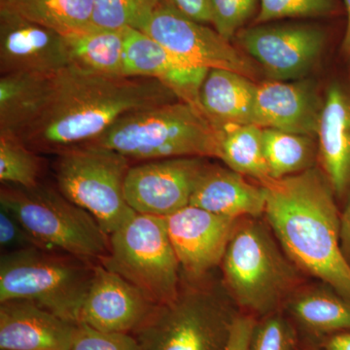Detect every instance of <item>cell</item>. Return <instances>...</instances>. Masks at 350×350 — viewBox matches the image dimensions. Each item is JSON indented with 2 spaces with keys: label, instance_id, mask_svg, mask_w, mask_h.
<instances>
[{
  "label": "cell",
  "instance_id": "obj_1",
  "mask_svg": "<svg viewBox=\"0 0 350 350\" xmlns=\"http://www.w3.org/2000/svg\"><path fill=\"white\" fill-rule=\"evenodd\" d=\"M179 100L159 80L107 75L69 66L53 76L38 117L19 135L38 153L91 144L128 113Z\"/></svg>",
  "mask_w": 350,
  "mask_h": 350
},
{
  "label": "cell",
  "instance_id": "obj_2",
  "mask_svg": "<svg viewBox=\"0 0 350 350\" xmlns=\"http://www.w3.org/2000/svg\"><path fill=\"white\" fill-rule=\"evenodd\" d=\"M262 186L267 220L288 258L350 301V264L340 243L342 214L323 172L308 169Z\"/></svg>",
  "mask_w": 350,
  "mask_h": 350
},
{
  "label": "cell",
  "instance_id": "obj_3",
  "mask_svg": "<svg viewBox=\"0 0 350 350\" xmlns=\"http://www.w3.org/2000/svg\"><path fill=\"white\" fill-rule=\"evenodd\" d=\"M131 162L217 156V126L200 108L172 101L124 115L91 144Z\"/></svg>",
  "mask_w": 350,
  "mask_h": 350
},
{
  "label": "cell",
  "instance_id": "obj_4",
  "mask_svg": "<svg viewBox=\"0 0 350 350\" xmlns=\"http://www.w3.org/2000/svg\"><path fill=\"white\" fill-rule=\"evenodd\" d=\"M0 204L22 225L38 247L100 262L109 252V236L89 213L59 189L4 185Z\"/></svg>",
  "mask_w": 350,
  "mask_h": 350
},
{
  "label": "cell",
  "instance_id": "obj_5",
  "mask_svg": "<svg viewBox=\"0 0 350 350\" xmlns=\"http://www.w3.org/2000/svg\"><path fill=\"white\" fill-rule=\"evenodd\" d=\"M96 264L38 247L4 253L0 260V303L31 301L79 324Z\"/></svg>",
  "mask_w": 350,
  "mask_h": 350
},
{
  "label": "cell",
  "instance_id": "obj_6",
  "mask_svg": "<svg viewBox=\"0 0 350 350\" xmlns=\"http://www.w3.org/2000/svg\"><path fill=\"white\" fill-rule=\"evenodd\" d=\"M204 280V278H202ZM157 305L131 335L142 350H226L238 313L202 280Z\"/></svg>",
  "mask_w": 350,
  "mask_h": 350
},
{
  "label": "cell",
  "instance_id": "obj_7",
  "mask_svg": "<svg viewBox=\"0 0 350 350\" xmlns=\"http://www.w3.org/2000/svg\"><path fill=\"white\" fill-rule=\"evenodd\" d=\"M221 265L232 300L262 317L278 312L296 282L294 269L268 231L250 219L237 225Z\"/></svg>",
  "mask_w": 350,
  "mask_h": 350
},
{
  "label": "cell",
  "instance_id": "obj_8",
  "mask_svg": "<svg viewBox=\"0 0 350 350\" xmlns=\"http://www.w3.org/2000/svg\"><path fill=\"white\" fill-rule=\"evenodd\" d=\"M57 188L91 214L108 236L135 213L125 196V181L131 162L125 156L100 145L71 147L56 154Z\"/></svg>",
  "mask_w": 350,
  "mask_h": 350
},
{
  "label": "cell",
  "instance_id": "obj_9",
  "mask_svg": "<svg viewBox=\"0 0 350 350\" xmlns=\"http://www.w3.org/2000/svg\"><path fill=\"white\" fill-rule=\"evenodd\" d=\"M100 264L142 290L156 305L172 301L180 289V264L165 217L133 214L109 234V252Z\"/></svg>",
  "mask_w": 350,
  "mask_h": 350
},
{
  "label": "cell",
  "instance_id": "obj_10",
  "mask_svg": "<svg viewBox=\"0 0 350 350\" xmlns=\"http://www.w3.org/2000/svg\"><path fill=\"white\" fill-rule=\"evenodd\" d=\"M161 44L182 63L194 68L224 69L254 80L256 68L247 57L206 24L160 2L138 29Z\"/></svg>",
  "mask_w": 350,
  "mask_h": 350
},
{
  "label": "cell",
  "instance_id": "obj_11",
  "mask_svg": "<svg viewBox=\"0 0 350 350\" xmlns=\"http://www.w3.org/2000/svg\"><path fill=\"white\" fill-rule=\"evenodd\" d=\"M204 165L200 157L131 165L125 181L126 202L135 213L167 217L190 204L196 182Z\"/></svg>",
  "mask_w": 350,
  "mask_h": 350
},
{
  "label": "cell",
  "instance_id": "obj_12",
  "mask_svg": "<svg viewBox=\"0 0 350 350\" xmlns=\"http://www.w3.org/2000/svg\"><path fill=\"white\" fill-rule=\"evenodd\" d=\"M239 42L273 80L288 81L314 66L323 52L326 34L308 25H259L241 31Z\"/></svg>",
  "mask_w": 350,
  "mask_h": 350
},
{
  "label": "cell",
  "instance_id": "obj_13",
  "mask_svg": "<svg viewBox=\"0 0 350 350\" xmlns=\"http://www.w3.org/2000/svg\"><path fill=\"white\" fill-rule=\"evenodd\" d=\"M170 241L186 280L198 282L222 262L239 219L191 206L165 217Z\"/></svg>",
  "mask_w": 350,
  "mask_h": 350
},
{
  "label": "cell",
  "instance_id": "obj_14",
  "mask_svg": "<svg viewBox=\"0 0 350 350\" xmlns=\"http://www.w3.org/2000/svg\"><path fill=\"white\" fill-rule=\"evenodd\" d=\"M71 66L64 36L23 17L0 9V71L55 75Z\"/></svg>",
  "mask_w": 350,
  "mask_h": 350
},
{
  "label": "cell",
  "instance_id": "obj_15",
  "mask_svg": "<svg viewBox=\"0 0 350 350\" xmlns=\"http://www.w3.org/2000/svg\"><path fill=\"white\" fill-rule=\"evenodd\" d=\"M156 306L142 290L98 262L79 324L105 333L133 334Z\"/></svg>",
  "mask_w": 350,
  "mask_h": 350
},
{
  "label": "cell",
  "instance_id": "obj_16",
  "mask_svg": "<svg viewBox=\"0 0 350 350\" xmlns=\"http://www.w3.org/2000/svg\"><path fill=\"white\" fill-rule=\"evenodd\" d=\"M123 75L159 80L179 100L200 108V94L208 69L182 63L150 36L138 29H125Z\"/></svg>",
  "mask_w": 350,
  "mask_h": 350
},
{
  "label": "cell",
  "instance_id": "obj_17",
  "mask_svg": "<svg viewBox=\"0 0 350 350\" xmlns=\"http://www.w3.org/2000/svg\"><path fill=\"white\" fill-rule=\"evenodd\" d=\"M319 157L337 202L350 206V80L332 82L320 114ZM345 208V209H347Z\"/></svg>",
  "mask_w": 350,
  "mask_h": 350
},
{
  "label": "cell",
  "instance_id": "obj_18",
  "mask_svg": "<svg viewBox=\"0 0 350 350\" xmlns=\"http://www.w3.org/2000/svg\"><path fill=\"white\" fill-rule=\"evenodd\" d=\"M78 330L31 301L0 303V350H71Z\"/></svg>",
  "mask_w": 350,
  "mask_h": 350
},
{
  "label": "cell",
  "instance_id": "obj_19",
  "mask_svg": "<svg viewBox=\"0 0 350 350\" xmlns=\"http://www.w3.org/2000/svg\"><path fill=\"white\" fill-rule=\"evenodd\" d=\"M323 101L308 85L271 80L257 85L255 125L313 137Z\"/></svg>",
  "mask_w": 350,
  "mask_h": 350
},
{
  "label": "cell",
  "instance_id": "obj_20",
  "mask_svg": "<svg viewBox=\"0 0 350 350\" xmlns=\"http://www.w3.org/2000/svg\"><path fill=\"white\" fill-rule=\"evenodd\" d=\"M266 191L229 167L204 165L199 175L190 204L209 213L241 219L254 218L265 213Z\"/></svg>",
  "mask_w": 350,
  "mask_h": 350
},
{
  "label": "cell",
  "instance_id": "obj_21",
  "mask_svg": "<svg viewBox=\"0 0 350 350\" xmlns=\"http://www.w3.org/2000/svg\"><path fill=\"white\" fill-rule=\"evenodd\" d=\"M256 92L257 85L250 78L224 69H211L200 89V107L215 126L255 125Z\"/></svg>",
  "mask_w": 350,
  "mask_h": 350
},
{
  "label": "cell",
  "instance_id": "obj_22",
  "mask_svg": "<svg viewBox=\"0 0 350 350\" xmlns=\"http://www.w3.org/2000/svg\"><path fill=\"white\" fill-rule=\"evenodd\" d=\"M54 75L9 73L0 78V135L19 137L38 117Z\"/></svg>",
  "mask_w": 350,
  "mask_h": 350
},
{
  "label": "cell",
  "instance_id": "obj_23",
  "mask_svg": "<svg viewBox=\"0 0 350 350\" xmlns=\"http://www.w3.org/2000/svg\"><path fill=\"white\" fill-rule=\"evenodd\" d=\"M289 312L297 325L314 340L350 332V301L334 290L299 295L290 301Z\"/></svg>",
  "mask_w": 350,
  "mask_h": 350
},
{
  "label": "cell",
  "instance_id": "obj_24",
  "mask_svg": "<svg viewBox=\"0 0 350 350\" xmlns=\"http://www.w3.org/2000/svg\"><path fill=\"white\" fill-rule=\"evenodd\" d=\"M125 29L89 27L64 36L71 66L107 75H123Z\"/></svg>",
  "mask_w": 350,
  "mask_h": 350
},
{
  "label": "cell",
  "instance_id": "obj_25",
  "mask_svg": "<svg viewBox=\"0 0 350 350\" xmlns=\"http://www.w3.org/2000/svg\"><path fill=\"white\" fill-rule=\"evenodd\" d=\"M217 126V156L229 169L266 183L271 175L262 144V128L253 124Z\"/></svg>",
  "mask_w": 350,
  "mask_h": 350
},
{
  "label": "cell",
  "instance_id": "obj_26",
  "mask_svg": "<svg viewBox=\"0 0 350 350\" xmlns=\"http://www.w3.org/2000/svg\"><path fill=\"white\" fill-rule=\"evenodd\" d=\"M94 0H19L12 9L62 36L93 27Z\"/></svg>",
  "mask_w": 350,
  "mask_h": 350
},
{
  "label": "cell",
  "instance_id": "obj_27",
  "mask_svg": "<svg viewBox=\"0 0 350 350\" xmlns=\"http://www.w3.org/2000/svg\"><path fill=\"white\" fill-rule=\"evenodd\" d=\"M265 157L273 179H280L310 169L314 155L312 137L262 129Z\"/></svg>",
  "mask_w": 350,
  "mask_h": 350
},
{
  "label": "cell",
  "instance_id": "obj_28",
  "mask_svg": "<svg viewBox=\"0 0 350 350\" xmlns=\"http://www.w3.org/2000/svg\"><path fill=\"white\" fill-rule=\"evenodd\" d=\"M43 160L18 137L0 135V181L4 185L32 188L41 183Z\"/></svg>",
  "mask_w": 350,
  "mask_h": 350
},
{
  "label": "cell",
  "instance_id": "obj_29",
  "mask_svg": "<svg viewBox=\"0 0 350 350\" xmlns=\"http://www.w3.org/2000/svg\"><path fill=\"white\" fill-rule=\"evenodd\" d=\"M161 0H94L93 25L103 29H140Z\"/></svg>",
  "mask_w": 350,
  "mask_h": 350
},
{
  "label": "cell",
  "instance_id": "obj_30",
  "mask_svg": "<svg viewBox=\"0 0 350 350\" xmlns=\"http://www.w3.org/2000/svg\"><path fill=\"white\" fill-rule=\"evenodd\" d=\"M337 10L336 0H260L255 23L264 24L284 18L324 17Z\"/></svg>",
  "mask_w": 350,
  "mask_h": 350
},
{
  "label": "cell",
  "instance_id": "obj_31",
  "mask_svg": "<svg viewBox=\"0 0 350 350\" xmlns=\"http://www.w3.org/2000/svg\"><path fill=\"white\" fill-rule=\"evenodd\" d=\"M250 350H301L296 329L282 313L275 312L257 321Z\"/></svg>",
  "mask_w": 350,
  "mask_h": 350
},
{
  "label": "cell",
  "instance_id": "obj_32",
  "mask_svg": "<svg viewBox=\"0 0 350 350\" xmlns=\"http://www.w3.org/2000/svg\"><path fill=\"white\" fill-rule=\"evenodd\" d=\"M259 0H211L214 29L227 40L253 17Z\"/></svg>",
  "mask_w": 350,
  "mask_h": 350
},
{
  "label": "cell",
  "instance_id": "obj_33",
  "mask_svg": "<svg viewBox=\"0 0 350 350\" xmlns=\"http://www.w3.org/2000/svg\"><path fill=\"white\" fill-rule=\"evenodd\" d=\"M71 350H142L131 334L105 333L79 324Z\"/></svg>",
  "mask_w": 350,
  "mask_h": 350
},
{
  "label": "cell",
  "instance_id": "obj_34",
  "mask_svg": "<svg viewBox=\"0 0 350 350\" xmlns=\"http://www.w3.org/2000/svg\"><path fill=\"white\" fill-rule=\"evenodd\" d=\"M0 244L2 250H7V252L38 247L17 219L3 207L0 211Z\"/></svg>",
  "mask_w": 350,
  "mask_h": 350
},
{
  "label": "cell",
  "instance_id": "obj_35",
  "mask_svg": "<svg viewBox=\"0 0 350 350\" xmlns=\"http://www.w3.org/2000/svg\"><path fill=\"white\" fill-rule=\"evenodd\" d=\"M256 323L254 315L250 313L237 315L226 350H250L251 338Z\"/></svg>",
  "mask_w": 350,
  "mask_h": 350
},
{
  "label": "cell",
  "instance_id": "obj_36",
  "mask_svg": "<svg viewBox=\"0 0 350 350\" xmlns=\"http://www.w3.org/2000/svg\"><path fill=\"white\" fill-rule=\"evenodd\" d=\"M161 2L169 4L183 15L202 24L213 22L211 0H161Z\"/></svg>",
  "mask_w": 350,
  "mask_h": 350
},
{
  "label": "cell",
  "instance_id": "obj_37",
  "mask_svg": "<svg viewBox=\"0 0 350 350\" xmlns=\"http://www.w3.org/2000/svg\"><path fill=\"white\" fill-rule=\"evenodd\" d=\"M321 350H350V332L333 334L319 340Z\"/></svg>",
  "mask_w": 350,
  "mask_h": 350
},
{
  "label": "cell",
  "instance_id": "obj_38",
  "mask_svg": "<svg viewBox=\"0 0 350 350\" xmlns=\"http://www.w3.org/2000/svg\"><path fill=\"white\" fill-rule=\"evenodd\" d=\"M340 243L342 251L350 264V206L342 214V228H340Z\"/></svg>",
  "mask_w": 350,
  "mask_h": 350
},
{
  "label": "cell",
  "instance_id": "obj_39",
  "mask_svg": "<svg viewBox=\"0 0 350 350\" xmlns=\"http://www.w3.org/2000/svg\"><path fill=\"white\" fill-rule=\"evenodd\" d=\"M344 2L345 9H347V21L342 45H340V51H342V56L350 64V0H344Z\"/></svg>",
  "mask_w": 350,
  "mask_h": 350
},
{
  "label": "cell",
  "instance_id": "obj_40",
  "mask_svg": "<svg viewBox=\"0 0 350 350\" xmlns=\"http://www.w3.org/2000/svg\"><path fill=\"white\" fill-rule=\"evenodd\" d=\"M19 0H0V9H12Z\"/></svg>",
  "mask_w": 350,
  "mask_h": 350
},
{
  "label": "cell",
  "instance_id": "obj_41",
  "mask_svg": "<svg viewBox=\"0 0 350 350\" xmlns=\"http://www.w3.org/2000/svg\"><path fill=\"white\" fill-rule=\"evenodd\" d=\"M301 350H321L317 345L313 344H306L305 347H301Z\"/></svg>",
  "mask_w": 350,
  "mask_h": 350
}]
</instances>
